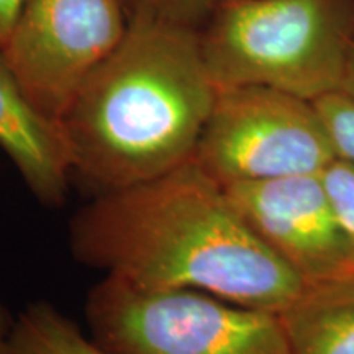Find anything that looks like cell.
<instances>
[{
    "mask_svg": "<svg viewBox=\"0 0 354 354\" xmlns=\"http://www.w3.org/2000/svg\"><path fill=\"white\" fill-rule=\"evenodd\" d=\"M343 92L354 97V43L349 51V59L346 66V74H344V82H343Z\"/></svg>",
    "mask_w": 354,
    "mask_h": 354,
    "instance_id": "cell-16",
    "label": "cell"
},
{
    "mask_svg": "<svg viewBox=\"0 0 354 354\" xmlns=\"http://www.w3.org/2000/svg\"><path fill=\"white\" fill-rule=\"evenodd\" d=\"M86 318L112 354H290L279 313L201 290L149 292L105 277L88 292Z\"/></svg>",
    "mask_w": 354,
    "mask_h": 354,
    "instance_id": "cell-4",
    "label": "cell"
},
{
    "mask_svg": "<svg viewBox=\"0 0 354 354\" xmlns=\"http://www.w3.org/2000/svg\"><path fill=\"white\" fill-rule=\"evenodd\" d=\"M233 0H130L133 12L198 30L216 8Z\"/></svg>",
    "mask_w": 354,
    "mask_h": 354,
    "instance_id": "cell-12",
    "label": "cell"
},
{
    "mask_svg": "<svg viewBox=\"0 0 354 354\" xmlns=\"http://www.w3.org/2000/svg\"><path fill=\"white\" fill-rule=\"evenodd\" d=\"M127 28L120 0H25L2 53L35 105L61 122Z\"/></svg>",
    "mask_w": 354,
    "mask_h": 354,
    "instance_id": "cell-6",
    "label": "cell"
},
{
    "mask_svg": "<svg viewBox=\"0 0 354 354\" xmlns=\"http://www.w3.org/2000/svg\"><path fill=\"white\" fill-rule=\"evenodd\" d=\"M69 246L135 289L201 290L266 312H282L305 286L194 159L100 192L71 220Z\"/></svg>",
    "mask_w": 354,
    "mask_h": 354,
    "instance_id": "cell-1",
    "label": "cell"
},
{
    "mask_svg": "<svg viewBox=\"0 0 354 354\" xmlns=\"http://www.w3.org/2000/svg\"><path fill=\"white\" fill-rule=\"evenodd\" d=\"M254 233L304 282L354 274V256L320 174L225 185Z\"/></svg>",
    "mask_w": 354,
    "mask_h": 354,
    "instance_id": "cell-7",
    "label": "cell"
},
{
    "mask_svg": "<svg viewBox=\"0 0 354 354\" xmlns=\"http://www.w3.org/2000/svg\"><path fill=\"white\" fill-rule=\"evenodd\" d=\"M279 317L290 354H354V274L305 282Z\"/></svg>",
    "mask_w": 354,
    "mask_h": 354,
    "instance_id": "cell-9",
    "label": "cell"
},
{
    "mask_svg": "<svg viewBox=\"0 0 354 354\" xmlns=\"http://www.w3.org/2000/svg\"><path fill=\"white\" fill-rule=\"evenodd\" d=\"M336 158L354 165V97L339 91L315 100Z\"/></svg>",
    "mask_w": 354,
    "mask_h": 354,
    "instance_id": "cell-11",
    "label": "cell"
},
{
    "mask_svg": "<svg viewBox=\"0 0 354 354\" xmlns=\"http://www.w3.org/2000/svg\"><path fill=\"white\" fill-rule=\"evenodd\" d=\"M24 6L25 0H0V50L10 38Z\"/></svg>",
    "mask_w": 354,
    "mask_h": 354,
    "instance_id": "cell-14",
    "label": "cell"
},
{
    "mask_svg": "<svg viewBox=\"0 0 354 354\" xmlns=\"http://www.w3.org/2000/svg\"><path fill=\"white\" fill-rule=\"evenodd\" d=\"M15 317L6 304L0 300V354H15L12 346V330Z\"/></svg>",
    "mask_w": 354,
    "mask_h": 354,
    "instance_id": "cell-15",
    "label": "cell"
},
{
    "mask_svg": "<svg viewBox=\"0 0 354 354\" xmlns=\"http://www.w3.org/2000/svg\"><path fill=\"white\" fill-rule=\"evenodd\" d=\"M192 159L225 187L320 174L336 153L315 102L243 86L220 88Z\"/></svg>",
    "mask_w": 354,
    "mask_h": 354,
    "instance_id": "cell-5",
    "label": "cell"
},
{
    "mask_svg": "<svg viewBox=\"0 0 354 354\" xmlns=\"http://www.w3.org/2000/svg\"><path fill=\"white\" fill-rule=\"evenodd\" d=\"M216 94L198 30L133 12L59 122L73 172L104 192L185 165Z\"/></svg>",
    "mask_w": 354,
    "mask_h": 354,
    "instance_id": "cell-2",
    "label": "cell"
},
{
    "mask_svg": "<svg viewBox=\"0 0 354 354\" xmlns=\"http://www.w3.org/2000/svg\"><path fill=\"white\" fill-rule=\"evenodd\" d=\"M322 177L354 256V165L336 158Z\"/></svg>",
    "mask_w": 354,
    "mask_h": 354,
    "instance_id": "cell-13",
    "label": "cell"
},
{
    "mask_svg": "<svg viewBox=\"0 0 354 354\" xmlns=\"http://www.w3.org/2000/svg\"><path fill=\"white\" fill-rule=\"evenodd\" d=\"M0 149L17 167L32 196L48 209H59L73 174L59 122L41 112L21 87L0 50Z\"/></svg>",
    "mask_w": 354,
    "mask_h": 354,
    "instance_id": "cell-8",
    "label": "cell"
},
{
    "mask_svg": "<svg viewBox=\"0 0 354 354\" xmlns=\"http://www.w3.org/2000/svg\"><path fill=\"white\" fill-rule=\"evenodd\" d=\"M215 87H271L315 102L343 91L354 0H233L198 28Z\"/></svg>",
    "mask_w": 354,
    "mask_h": 354,
    "instance_id": "cell-3",
    "label": "cell"
},
{
    "mask_svg": "<svg viewBox=\"0 0 354 354\" xmlns=\"http://www.w3.org/2000/svg\"><path fill=\"white\" fill-rule=\"evenodd\" d=\"M12 346L15 354H112L44 300L26 305L15 317Z\"/></svg>",
    "mask_w": 354,
    "mask_h": 354,
    "instance_id": "cell-10",
    "label": "cell"
}]
</instances>
